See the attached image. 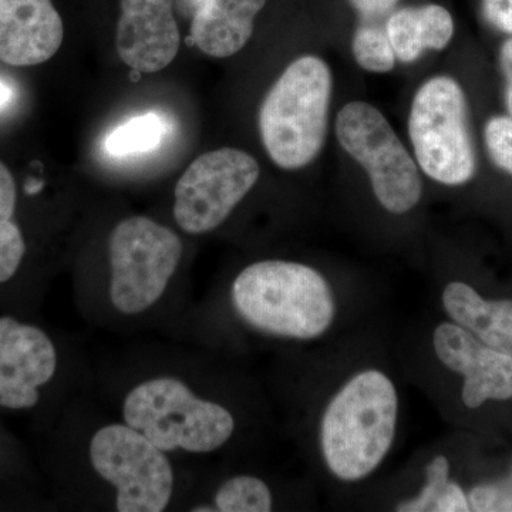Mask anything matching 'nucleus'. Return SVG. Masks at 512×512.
<instances>
[{
	"mask_svg": "<svg viewBox=\"0 0 512 512\" xmlns=\"http://www.w3.org/2000/svg\"><path fill=\"white\" fill-rule=\"evenodd\" d=\"M64 37L63 20L52 0H0V60L10 66H36L56 55Z\"/></svg>",
	"mask_w": 512,
	"mask_h": 512,
	"instance_id": "13",
	"label": "nucleus"
},
{
	"mask_svg": "<svg viewBox=\"0 0 512 512\" xmlns=\"http://www.w3.org/2000/svg\"><path fill=\"white\" fill-rule=\"evenodd\" d=\"M470 510L480 512L512 511V473L498 483L478 485L468 495Z\"/></svg>",
	"mask_w": 512,
	"mask_h": 512,
	"instance_id": "23",
	"label": "nucleus"
},
{
	"mask_svg": "<svg viewBox=\"0 0 512 512\" xmlns=\"http://www.w3.org/2000/svg\"><path fill=\"white\" fill-rule=\"evenodd\" d=\"M409 136L421 170L437 183L463 185L476 174L466 94L453 77H433L417 90Z\"/></svg>",
	"mask_w": 512,
	"mask_h": 512,
	"instance_id": "5",
	"label": "nucleus"
},
{
	"mask_svg": "<svg viewBox=\"0 0 512 512\" xmlns=\"http://www.w3.org/2000/svg\"><path fill=\"white\" fill-rule=\"evenodd\" d=\"M353 56L362 69L373 73H387L394 69L397 57L386 30L362 26L353 37Z\"/></svg>",
	"mask_w": 512,
	"mask_h": 512,
	"instance_id": "19",
	"label": "nucleus"
},
{
	"mask_svg": "<svg viewBox=\"0 0 512 512\" xmlns=\"http://www.w3.org/2000/svg\"><path fill=\"white\" fill-rule=\"evenodd\" d=\"M120 5L116 47L124 64L156 73L173 63L181 45L173 0H120Z\"/></svg>",
	"mask_w": 512,
	"mask_h": 512,
	"instance_id": "12",
	"label": "nucleus"
},
{
	"mask_svg": "<svg viewBox=\"0 0 512 512\" xmlns=\"http://www.w3.org/2000/svg\"><path fill=\"white\" fill-rule=\"evenodd\" d=\"M336 136L369 174L384 210L402 215L419 204L423 184L417 165L376 107L365 101L346 104L336 119Z\"/></svg>",
	"mask_w": 512,
	"mask_h": 512,
	"instance_id": "7",
	"label": "nucleus"
},
{
	"mask_svg": "<svg viewBox=\"0 0 512 512\" xmlns=\"http://www.w3.org/2000/svg\"><path fill=\"white\" fill-rule=\"evenodd\" d=\"M90 460L96 473L117 488L120 512H161L170 503L174 473L164 451L128 424L94 434Z\"/></svg>",
	"mask_w": 512,
	"mask_h": 512,
	"instance_id": "8",
	"label": "nucleus"
},
{
	"mask_svg": "<svg viewBox=\"0 0 512 512\" xmlns=\"http://www.w3.org/2000/svg\"><path fill=\"white\" fill-rule=\"evenodd\" d=\"M353 6L367 18L386 15L396 6L397 0H350Z\"/></svg>",
	"mask_w": 512,
	"mask_h": 512,
	"instance_id": "28",
	"label": "nucleus"
},
{
	"mask_svg": "<svg viewBox=\"0 0 512 512\" xmlns=\"http://www.w3.org/2000/svg\"><path fill=\"white\" fill-rule=\"evenodd\" d=\"M399 399L380 370L357 373L330 400L320 424V446L330 473L346 483L369 477L396 436Z\"/></svg>",
	"mask_w": 512,
	"mask_h": 512,
	"instance_id": "1",
	"label": "nucleus"
},
{
	"mask_svg": "<svg viewBox=\"0 0 512 512\" xmlns=\"http://www.w3.org/2000/svg\"><path fill=\"white\" fill-rule=\"evenodd\" d=\"M500 64L505 77V104L512 117V39L505 40L501 46Z\"/></svg>",
	"mask_w": 512,
	"mask_h": 512,
	"instance_id": "27",
	"label": "nucleus"
},
{
	"mask_svg": "<svg viewBox=\"0 0 512 512\" xmlns=\"http://www.w3.org/2000/svg\"><path fill=\"white\" fill-rule=\"evenodd\" d=\"M57 366L52 340L35 326L0 318V406L30 409Z\"/></svg>",
	"mask_w": 512,
	"mask_h": 512,
	"instance_id": "10",
	"label": "nucleus"
},
{
	"mask_svg": "<svg viewBox=\"0 0 512 512\" xmlns=\"http://www.w3.org/2000/svg\"><path fill=\"white\" fill-rule=\"evenodd\" d=\"M483 15L493 28L512 35V0H483Z\"/></svg>",
	"mask_w": 512,
	"mask_h": 512,
	"instance_id": "24",
	"label": "nucleus"
},
{
	"mask_svg": "<svg viewBox=\"0 0 512 512\" xmlns=\"http://www.w3.org/2000/svg\"><path fill=\"white\" fill-rule=\"evenodd\" d=\"M259 165L251 154L220 148L192 161L175 187L174 217L187 234L220 227L254 188Z\"/></svg>",
	"mask_w": 512,
	"mask_h": 512,
	"instance_id": "9",
	"label": "nucleus"
},
{
	"mask_svg": "<svg viewBox=\"0 0 512 512\" xmlns=\"http://www.w3.org/2000/svg\"><path fill=\"white\" fill-rule=\"evenodd\" d=\"M427 481L423 490L412 500L404 501L396 507L400 512H423L433 510L439 495L443 493L448 484V474H450V463L444 456L433 458L426 468Z\"/></svg>",
	"mask_w": 512,
	"mask_h": 512,
	"instance_id": "20",
	"label": "nucleus"
},
{
	"mask_svg": "<svg viewBox=\"0 0 512 512\" xmlns=\"http://www.w3.org/2000/svg\"><path fill=\"white\" fill-rule=\"evenodd\" d=\"M16 207V184L12 174L0 161V222L12 220Z\"/></svg>",
	"mask_w": 512,
	"mask_h": 512,
	"instance_id": "25",
	"label": "nucleus"
},
{
	"mask_svg": "<svg viewBox=\"0 0 512 512\" xmlns=\"http://www.w3.org/2000/svg\"><path fill=\"white\" fill-rule=\"evenodd\" d=\"M443 306L461 328L512 357V301H485L471 286L453 282L443 291Z\"/></svg>",
	"mask_w": 512,
	"mask_h": 512,
	"instance_id": "15",
	"label": "nucleus"
},
{
	"mask_svg": "<svg viewBox=\"0 0 512 512\" xmlns=\"http://www.w3.org/2000/svg\"><path fill=\"white\" fill-rule=\"evenodd\" d=\"M439 512H466L470 511V503L468 497L461 490L460 485L448 481L443 493L439 495L436 503L433 505V510Z\"/></svg>",
	"mask_w": 512,
	"mask_h": 512,
	"instance_id": "26",
	"label": "nucleus"
},
{
	"mask_svg": "<svg viewBox=\"0 0 512 512\" xmlns=\"http://www.w3.org/2000/svg\"><path fill=\"white\" fill-rule=\"evenodd\" d=\"M232 302L254 328L291 339H315L332 326V288L311 266L262 261L247 266L232 285Z\"/></svg>",
	"mask_w": 512,
	"mask_h": 512,
	"instance_id": "2",
	"label": "nucleus"
},
{
	"mask_svg": "<svg viewBox=\"0 0 512 512\" xmlns=\"http://www.w3.org/2000/svg\"><path fill=\"white\" fill-rule=\"evenodd\" d=\"M266 0H197L190 39L207 56L224 59L244 49Z\"/></svg>",
	"mask_w": 512,
	"mask_h": 512,
	"instance_id": "14",
	"label": "nucleus"
},
{
	"mask_svg": "<svg viewBox=\"0 0 512 512\" xmlns=\"http://www.w3.org/2000/svg\"><path fill=\"white\" fill-rule=\"evenodd\" d=\"M124 420L160 450L211 453L224 446L235 420L221 404L195 396L171 377L138 384L124 400Z\"/></svg>",
	"mask_w": 512,
	"mask_h": 512,
	"instance_id": "4",
	"label": "nucleus"
},
{
	"mask_svg": "<svg viewBox=\"0 0 512 512\" xmlns=\"http://www.w3.org/2000/svg\"><path fill=\"white\" fill-rule=\"evenodd\" d=\"M434 350L440 362L464 376L463 402L470 409L487 400L512 399V357L478 340L457 323L434 330Z\"/></svg>",
	"mask_w": 512,
	"mask_h": 512,
	"instance_id": "11",
	"label": "nucleus"
},
{
	"mask_svg": "<svg viewBox=\"0 0 512 512\" xmlns=\"http://www.w3.org/2000/svg\"><path fill=\"white\" fill-rule=\"evenodd\" d=\"M10 99H12V90L6 84L0 82V107L8 104Z\"/></svg>",
	"mask_w": 512,
	"mask_h": 512,
	"instance_id": "29",
	"label": "nucleus"
},
{
	"mask_svg": "<svg viewBox=\"0 0 512 512\" xmlns=\"http://www.w3.org/2000/svg\"><path fill=\"white\" fill-rule=\"evenodd\" d=\"M384 30L397 59L412 63L426 50L444 49L454 35V22L447 9L426 5L397 10Z\"/></svg>",
	"mask_w": 512,
	"mask_h": 512,
	"instance_id": "16",
	"label": "nucleus"
},
{
	"mask_svg": "<svg viewBox=\"0 0 512 512\" xmlns=\"http://www.w3.org/2000/svg\"><path fill=\"white\" fill-rule=\"evenodd\" d=\"M183 256V242L147 217L119 222L109 242L110 299L126 315L150 309L164 295Z\"/></svg>",
	"mask_w": 512,
	"mask_h": 512,
	"instance_id": "6",
	"label": "nucleus"
},
{
	"mask_svg": "<svg viewBox=\"0 0 512 512\" xmlns=\"http://www.w3.org/2000/svg\"><path fill=\"white\" fill-rule=\"evenodd\" d=\"M215 507L222 512H269L272 510L271 490L259 478L234 477L218 488Z\"/></svg>",
	"mask_w": 512,
	"mask_h": 512,
	"instance_id": "18",
	"label": "nucleus"
},
{
	"mask_svg": "<svg viewBox=\"0 0 512 512\" xmlns=\"http://www.w3.org/2000/svg\"><path fill=\"white\" fill-rule=\"evenodd\" d=\"M164 120L157 114H144L117 127L107 137L106 150L114 157L147 153L160 146L165 136Z\"/></svg>",
	"mask_w": 512,
	"mask_h": 512,
	"instance_id": "17",
	"label": "nucleus"
},
{
	"mask_svg": "<svg viewBox=\"0 0 512 512\" xmlns=\"http://www.w3.org/2000/svg\"><path fill=\"white\" fill-rule=\"evenodd\" d=\"M25 251L18 225L12 220L0 222V284L16 274Z\"/></svg>",
	"mask_w": 512,
	"mask_h": 512,
	"instance_id": "22",
	"label": "nucleus"
},
{
	"mask_svg": "<svg viewBox=\"0 0 512 512\" xmlns=\"http://www.w3.org/2000/svg\"><path fill=\"white\" fill-rule=\"evenodd\" d=\"M484 138L493 163L512 175V117L497 116L488 120Z\"/></svg>",
	"mask_w": 512,
	"mask_h": 512,
	"instance_id": "21",
	"label": "nucleus"
},
{
	"mask_svg": "<svg viewBox=\"0 0 512 512\" xmlns=\"http://www.w3.org/2000/svg\"><path fill=\"white\" fill-rule=\"evenodd\" d=\"M332 72L325 60H293L266 94L259 110V133L278 167L299 170L319 156L328 134Z\"/></svg>",
	"mask_w": 512,
	"mask_h": 512,
	"instance_id": "3",
	"label": "nucleus"
}]
</instances>
